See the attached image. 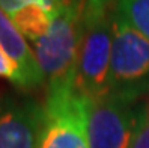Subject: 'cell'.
<instances>
[{"label":"cell","instance_id":"1","mask_svg":"<svg viewBox=\"0 0 149 148\" xmlns=\"http://www.w3.org/2000/svg\"><path fill=\"white\" fill-rule=\"evenodd\" d=\"M84 32V0H62L44 36L36 41V60L48 89L72 88L75 60Z\"/></svg>","mask_w":149,"mask_h":148},{"label":"cell","instance_id":"2","mask_svg":"<svg viewBox=\"0 0 149 148\" xmlns=\"http://www.w3.org/2000/svg\"><path fill=\"white\" fill-rule=\"evenodd\" d=\"M149 95V39L113 12L109 97L136 103Z\"/></svg>","mask_w":149,"mask_h":148},{"label":"cell","instance_id":"3","mask_svg":"<svg viewBox=\"0 0 149 148\" xmlns=\"http://www.w3.org/2000/svg\"><path fill=\"white\" fill-rule=\"evenodd\" d=\"M111 42L113 14L84 20V32L72 77V89L84 100L109 95Z\"/></svg>","mask_w":149,"mask_h":148},{"label":"cell","instance_id":"4","mask_svg":"<svg viewBox=\"0 0 149 148\" xmlns=\"http://www.w3.org/2000/svg\"><path fill=\"white\" fill-rule=\"evenodd\" d=\"M39 148H89L86 100L71 86L48 89Z\"/></svg>","mask_w":149,"mask_h":148},{"label":"cell","instance_id":"5","mask_svg":"<svg viewBox=\"0 0 149 148\" xmlns=\"http://www.w3.org/2000/svg\"><path fill=\"white\" fill-rule=\"evenodd\" d=\"M89 148H130L140 106L113 97L86 100Z\"/></svg>","mask_w":149,"mask_h":148},{"label":"cell","instance_id":"6","mask_svg":"<svg viewBox=\"0 0 149 148\" xmlns=\"http://www.w3.org/2000/svg\"><path fill=\"white\" fill-rule=\"evenodd\" d=\"M45 107L18 95L0 97V148H39Z\"/></svg>","mask_w":149,"mask_h":148},{"label":"cell","instance_id":"7","mask_svg":"<svg viewBox=\"0 0 149 148\" xmlns=\"http://www.w3.org/2000/svg\"><path fill=\"white\" fill-rule=\"evenodd\" d=\"M0 48L18 67L20 83L17 88L35 89L45 82L36 56L32 53L29 46L26 44L24 36L18 32L9 15L2 8H0Z\"/></svg>","mask_w":149,"mask_h":148},{"label":"cell","instance_id":"8","mask_svg":"<svg viewBox=\"0 0 149 148\" xmlns=\"http://www.w3.org/2000/svg\"><path fill=\"white\" fill-rule=\"evenodd\" d=\"M9 18L21 35L36 42L47 33L53 20V14H50L39 5H27Z\"/></svg>","mask_w":149,"mask_h":148},{"label":"cell","instance_id":"9","mask_svg":"<svg viewBox=\"0 0 149 148\" xmlns=\"http://www.w3.org/2000/svg\"><path fill=\"white\" fill-rule=\"evenodd\" d=\"M116 11L149 39V0H116Z\"/></svg>","mask_w":149,"mask_h":148},{"label":"cell","instance_id":"10","mask_svg":"<svg viewBox=\"0 0 149 148\" xmlns=\"http://www.w3.org/2000/svg\"><path fill=\"white\" fill-rule=\"evenodd\" d=\"M60 3H62V0H0V8L11 17L27 5H39L44 9H47L50 14L54 15Z\"/></svg>","mask_w":149,"mask_h":148},{"label":"cell","instance_id":"11","mask_svg":"<svg viewBox=\"0 0 149 148\" xmlns=\"http://www.w3.org/2000/svg\"><path fill=\"white\" fill-rule=\"evenodd\" d=\"M130 148H149V112H145L140 104V116Z\"/></svg>","mask_w":149,"mask_h":148},{"label":"cell","instance_id":"12","mask_svg":"<svg viewBox=\"0 0 149 148\" xmlns=\"http://www.w3.org/2000/svg\"><path fill=\"white\" fill-rule=\"evenodd\" d=\"M111 3H115V0H84V20L107 15Z\"/></svg>","mask_w":149,"mask_h":148},{"label":"cell","instance_id":"13","mask_svg":"<svg viewBox=\"0 0 149 148\" xmlns=\"http://www.w3.org/2000/svg\"><path fill=\"white\" fill-rule=\"evenodd\" d=\"M0 77L8 79L11 83L18 86L20 83V71L18 67L14 64V60L0 48Z\"/></svg>","mask_w":149,"mask_h":148},{"label":"cell","instance_id":"14","mask_svg":"<svg viewBox=\"0 0 149 148\" xmlns=\"http://www.w3.org/2000/svg\"><path fill=\"white\" fill-rule=\"evenodd\" d=\"M142 107H143L145 112H149V98H148V101H145V103L142 104Z\"/></svg>","mask_w":149,"mask_h":148}]
</instances>
